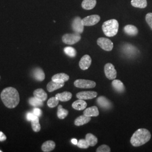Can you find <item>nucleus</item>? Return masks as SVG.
Segmentation results:
<instances>
[{
    "instance_id": "1",
    "label": "nucleus",
    "mask_w": 152,
    "mask_h": 152,
    "mask_svg": "<svg viewBox=\"0 0 152 152\" xmlns=\"http://www.w3.org/2000/svg\"><path fill=\"white\" fill-rule=\"evenodd\" d=\"M1 98L6 107L10 109L15 108L20 101L19 92L12 87H7L3 90L1 94Z\"/></svg>"
},
{
    "instance_id": "2",
    "label": "nucleus",
    "mask_w": 152,
    "mask_h": 152,
    "mask_svg": "<svg viewBox=\"0 0 152 152\" xmlns=\"http://www.w3.org/2000/svg\"><path fill=\"white\" fill-rule=\"evenodd\" d=\"M151 134L145 129H139L131 136L130 142L134 147H140L150 140Z\"/></svg>"
},
{
    "instance_id": "3",
    "label": "nucleus",
    "mask_w": 152,
    "mask_h": 152,
    "mask_svg": "<svg viewBox=\"0 0 152 152\" xmlns=\"http://www.w3.org/2000/svg\"><path fill=\"white\" fill-rule=\"evenodd\" d=\"M119 24L116 19H110L104 22L102 26V29L106 36L113 37L118 31Z\"/></svg>"
},
{
    "instance_id": "4",
    "label": "nucleus",
    "mask_w": 152,
    "mask_h": 152,
    "mask_svg": "<svg viewBox=\"0 0 152 152\" xmlns=\"http://www.w3.org/2000/svg\"><path fill=\"white\" fill-rule=\"evenodd\" d=\"M81 38L80 34L77 33L74 34H65L62 37V41L65 44L73 45L78 42Z\"/></svg>"
},
{
    "instance_id": "5",
    "label": "nucleus",
    "mask_w": 152,
    "mask_h": 152,
    "mask_svg": "<svg viewBox=\"0 0 152 152\" xmlns=\"http://www.w3.org/2000/svg\"><path fill=\"white\" fill-rule=\"evenodd\" d=\"M98 45L104 50L110 51L113 48V42L108 38L100 37L97 40Z\"/></svg>"
},
{
    "instance_id": "6",
    "label": "nucleus",
    "mask_w": 152,
    "mask_h": 152,
    "mask_svg": "<svg viewBox=\"0 0 152 152\" xmlns=\"http://www.w3.org/2000/svg\"><path fill=\"white\" fill-rule=\"evenodd\" d=\"M74 85L76 87L81 88H91L95 87L96 83L95 82L86 80H77L75 82Z\"/></svg>"
},
{
    "instance_id": "7",
    "label": "nucleus",
    "mask_w": 152,
    "mask_h": 152,
    "mask_svg": "<svg viewBox=\"0 0 152 152\" xmlns=\"http://www.w3.org/2000/svg\"><path fill=\"white\" fill-rule=\"evenodd\" d=\"M104 72L105 76L109 80H113L117 77V71L114 65L111 63H107L105 65Z\"/></svg>"
},
{
    "instance_id": "8",
    "label": "nucleus",
    "mask_w": 152,
    "mask_h": 152,
    "mask_svg": "<svg viewBox=\"0 0 152 152\" xmlns=\"http://www.w3.org/2000/svg\"><path fill=\"white\" fill-rule=\"evenodd\" d=\"M100 20V17L98 15H92L85 17L82 19L84 26H92L98 24Z\"/></svg>"
},
{
    "instance_id": "9",
    "label": "nucleus",
    "mask_w": 152,
    "mask_h": 152,
    "mask_svg": "<svg viewBox=\"0 0 152 152\" xmlns=\"http://www.w3.org/2000/svg\"><path fill=\"white\" fill-rule=\"evenodd\" d=\"M72 29L77 33H82L83 32L84 25L82 22L81 18L80 17H76L73 20L72 24Z\"/></svg>"
},
{
    "instance_id": "10",
    "label": "nucleus",
    "mask_w": 152,
    "mask_h": 152,
    "mask_svg": "<svg viewBox=\"0 0 152 152\" xmlns=\"http://www.w3.org/2000/svg\"><path fill=\"white\" fill-rule=\"evenodd\" d=\"M98 95L97 92L95 91H82L78 92L76 94L77 98L79 99L82 100H88V99H92L94 98H96Z\"/></svg>"
},
{
    "instance_id": "11",
    "label": "nucleus",
    "mask_w": 152,
    "mask_h": 152,
    "mask_svg": "<svg viewBox=\"0 0 152 152\" xmlns=\"http://www.w3.org/2000/svg\"><path fill=\"white\" fill-rule=\"evenodd\" d=\"M91 58L88 55H85L82 57L79 62V65L82 70H87L91 64Z\"/></svg>"
},
{
    "instance_id": "12",
    "label": "nucleus",
    "mask_w": 152,
    "mask_h": 152,
    "mask_svg": "<svg viewBox=\"0 0 152 152\" xmlns=\"http://www.w3.org/2000/svg\"><path fill=\"white\" fill-rule=\"evenodd\" d=\"M97 103L100 107L105 109H109L112 107V103L109 100L103 96H101L98 98Z\"/></svg>"
},
{
    "instance_id": "13",
    "label": "nucleus",
    "mask_w": 152,
    "mask_h": 152,
    "mask_svg": "<svg viewBox=\"0 0 152 152\" xmlns=\"http://www.w3.org/2000/svg\"><path fill=\"white\" fill-rule=\"evenodd\" d=\"M64 85V82H59L54 81L50 82L47 85V90L49 92H53L56 90H58L63 87Z\"/></svg>"
},
{
    "instance_id": "14",
    "label": "nucleus",
    "mask_w": 152,
    "mask_h": 152,
    "mask_svg": "<svg viewBox=\"0 0 152 152\" xmlns=\"http://www.w3.org/2000/svg\"><path fill=\"white\" fill-rule=\"evenodd\" d=\"M99 114V112L98 107L93 106L85 109L83 112V115L87 117H96Z\"/></svg>"
},
{
    "instance_id": "15",
    "label": "nucleus",
    "mask_w": 152,
    "mask_h": 152,
    "mask_svg": "<svg viewBox=\"0 0 152 152\" xmlns=\"http://www.w3.org/2000/svg\"><path fill=\"white\" fill-rule=\"evenodd\" d=\"M112 85L113 88L117 92L122 93L125 91V88L124 85L120 80L114 79L112 82Z\"/></svg>"
},
{
    "instance_id": "16",
    "label": "nucleus",
    "mask_w": 152,
    "mask_h": 152,
    "mask_svg": "<svg viewBox=\"0 0 152 152\" xmlns=\"http://www.w3.org/2000/svg\"><path fill=\"white\" fill-rule=\"evenodd\" d=\"M87 104L86 102L82 100V99H79L73 102L72 104V107L76 110H82L83 109L86 108Z\"/></svg>"
},
{
    "instance_id": "17",
    "label": "nucleus",
    "mask_w": 152,
    "mask_h": 152,
    "mask_svg": "<svg viewBox=\"0 0 152 152\" xmlns=\"http://www.w3.org/2000/svg\"><path fill=\"white\" fill-rule=\"evenodd\" d=\"M33 95L35 98L38 99L42 102L45 101L48 98V95L46 92L42 88H38L36 90L33 92Z\"/></svg>"
},
{
    "instance_id": "18",
    "label": "nucleus",
    "mask_w": 152,
    "mask_h": 152,
    "mask_svg": "<svg viewBox=\"0 0 152 152\" xmlns=\"http://www.w3.org/2000/svg\"><path fill=\"white\" fill-rule=\"evenodd\" d=\"M91 121V117H87L85 115H81L77 117L75 121V125L77 126H80L82 125H85Z\"/></svg>"
},
{
    "instance_id": "19",
    "label": "nucleus",
    "mask_w": 152,
    "mask_h": 152,
    "mask_svg": "<svg viewBox=\"0 0 152 152\" xmlns=\"http://www.w3.org/2000/svg\"><path fill=\"white\" fill-rule=\"evenodd\" d=\"M69 79V77L66 74L64 73H58L56 75H55L53 76L52 80L56 82H65L68 81Z\"/></svg>"
},
{
    "instance_id": "20",
    "label": "nucleus",
    "mask_w": 152,
    "mask_h": 152,
    "mask_svg": "<svg viewBox=\"0 0 152 152\" xmlns=\"http://www.w3.org/2000/svg\"><path fill=\"white\" fill-rule=\"evenodd\" d=\"M33 76L34 78L38 81H43L45 78V75L44 71L39 68H37L34 70Z\"/></svg>"
},
{
    "instance_id": "21",
    "label": "nucleus",
    "mask_w": 152,
    "mask_h": 152,
    "mask_svg": "<svg viewBox=\"0 0 152 152\" xmlns=\"http://www.w3.org/2000/svg\"><path fill=\"white\" fill-rule=\"evenodd\" d=\"M55 143L52 140H48L42 144L41 149L43 152H49L54 149Z\"/></svg>"
},
{
    "instance_id": "22",
    "label": "nucleus",
    "mask_w": 152,
    "mask_h": 152,
    "mask_svg": "<svg viewBox=\"0 0 152 152\" xmlns=\"http://www.w3.org/2000/svg\"><path fill=\"white\" fill-rule=\"evenodd\" d=\"M55 96L61 102H67L69 101L72 97V94L70 92L64 91L62 93L57 94Z\"/></svg>"
},
{
    "instance_id": "23",
    "label": "nucleus",
    "mask_w": 152,
    "mask_h": 152,
    "mask_svg": "<svg viewBox=\"0 0 152 152\" xmlns=\"http://www.w3.org/2000/svg\"><path fill=\"white\" fill-rule=\"evenodd\" d=\"M125 32L131 36H135L138 33L137 28L133 25H127L124 27Z\"/></svg>"
},
{
    "instance_id": "24",
    "label": "nucleus",
    "mask_w": 152,
    "mask_h": 152,
    "mask_svg": "<svg viewBox=\"0 0 152 152\" xmlns=\"http://www.w3.org/2000/svg\"><path fill=\"white\" fill-rule=\"evenodd\" d=\"M96 4V0H83L82 2V7L85 10H91Z\"/></svg>"
},
{
    "instance_id": "25",
    "label": "nucleus",
    "mask_w": 152,
    "mask_h": 152,
    "mask_svg": "<svg viewBox=\"0 0 152 152\" xmlns=\"http://www.w3.org/2000/svg\"><path fill=\"white\" fill-rule=\"evenodd\" d=\"M123 51L127 55L131 56L132 55H135L136 53V48L131 45L126 44L123 48Z\"/></svg>"
},
{
    "instance_id": "26",
    "label": "nucleus",
    "mask_w": 152,
    "mask_h": 152,
    "mask_svg": "<svg viewBox=\"0 0 152 152\" xmlns=\"http://www.w3.org/2000/svg\"><path fill=\"white\" fill-rule=\"evenodd\" d=\"M131 5L135 7L144 9L147 6V0H131Z\"/></svg>"
},
{
    "instance_id": "27",
    "label": "nucleus",
    "mask_w": 152,
    "mask_h": 152,
    "mask_svg": "<svg viewBox=\"0 0 152 152\" xmlns=\"http://www.w3.org/2000/svg\"><path fill=\"white\" fill-rule=\"evenodd\" d=\"M86 140L88 142L90 146L94 147L98 143V139L92 134L88 133L86 135Z\"/></svg>"
},
{
    "instance_id": "28",
    "label": "nucleus",
    "mask_w": 152,
    "mask_h": 152,
    "mask_svg": "<svg viewBox=\"0 0 152 152\" xmlns=\"http://www.w3.org/2000/svg\"><path fill=\"white\" fill-rule=\"evenodd\" d=\"M68 111L63 108L61 105H59L58 108V113H57V115L58 118L61 120L64 119L65 117L68 115Z\"/></svg>"
},
{
    "instance_id": "29",
    "label": "nucleus",
    "mask_w": 152,
    "mask_h": 152,
    "mask_svg": "<svg viewBox=\"0 0 152 152\" xmlns=\"http://www.w3.org/2000/svg\"><path fill=\"white\" fill-rule=\"evenodd\" d=\"M29 103L30 105H32L33 107H42L44 105L42 101L35 98L34 96L33 98H31L29 99Z\"/></svg>"
},
{
    "instance_id": "30",
    "label": "nucleus",
    "mask_w": 152,
    "mask_h": 152,
    "mask_svg": "<svg viewBox=\"0 0 152 152\" xmlns=\"http://www.w3.org/2000/svg\"><path fill=\"white\" fill-rule=\"evenodd\" d=\"M31 122L33 130L36 132H39L41 130V125L39 123V117H37L35 119L32 120Z\"/></svg>"
},
{
    "instance_id": "31",
    "label": "nucleus",
    "mask_w": 152,
    "mask_h": 152,
    "mask_svg": "<svg viewBox=\"0 0 152 152\" xmlns=\"http://www.w3.org/2000/svg\"><path fill=\"white\" fill-rule=\"evenodd\" d=\"M64 51L68 56L72 58L75 57L77 54L76 50L72 47H66L64 49Z\"/></svg>"
},
{
    "instance_id": "32",
    "label": "nucleus",
    "mask_w": 152,
    "mask_h": 152,
    "mask_svg": "<svg viewBox=\"0 0 152 152\" xmlns=\"http://www.w3.org/2000/svg\"><path fill=\"white\" fill-rule=\"evenodd\" d=\"M59 102V100L56 96L52 97V98L49 99V100L48 101V105L50 108H54L58 105Z\"/></svg>"
},
{
    "instance_id": "33",
    "label": "nucleus",
    "mask_w": 152,
    "mask_h": 152,
    "mask_svg": "<svg viewBox=\"0 0 152 152\" xmlns=\"http://www.w3.org/2000/svg\"><path fill=\"white\" fill-rule=\"evenodd\" d=\"M77 145L78 148L82 149H87L90 147L88 142L86 139H80L78 140Z\"/></svg>"
},
{
    "instance_id": "34",
    "label": "nucleus",
    "mask_w": 152,
    "mask_h": 152,
    "mask_svg": "<svg viewBox=\"0 0 152 152\" xmlns=\"http://www.w3.org/2000/svg\"><path fill=\"white\" fill-rule=\"evenodd\" d=\"M97 152H110V148L107 145H102L98 147L96 149Z\"/></svg>"
},
{
    "instance_id": "35",
    "label": "nucleus",
    "mask_w": 152,
    "mask_h": 152,
    "mask_svg": "<svg viewBox=\"0 0 152 152\" xmlns=\"http://www.w3.org/2000/svg\"><path fill=\"white\" fill-rule=\"evenodd\" d=\"M145 20L149 26L152 29V13L149 12L145 16Z\"/></svg>"
},
{
    "instance_id": "36",
    "label": "nucleus",
    "mask_w": 152,
    "mask_h": 152,
    "mask_svg": "<svg viewBox=\"0 0 152 152\" xmlns=\"http://www.w3.org/2000/svg\"><path fill=\"white\" fill-rule=\"evenodd\" d=\"M33 113L34 115H36V116L38 117H39L42 115V111L39 109L35 108L33 109Z\"/></svg>"
},
{
    "instance_id": "37",
    "label": "nucleus",
    "mask_w": 152,
    "mask_h": 152,
    "mask_svg": "<svg viewBox=\"0 0 152 152\" xmlns=\"http://www.w3.org/2000/svg\"><path fill=\"white\" fill-rule=\"evenodd\" d=\"M37 117V116H36V115H34L33 113H31V112L28 113L27 114V119L29 121H31L32 120L35 119Z\"/></svg>"
},
{
    "instance_id": "38",
    "label": "nucleus",
    "mask_w": 152,
    "mask_h": 152,
    "mask_svg": "<svg viewBox=\"0 0 152 152\" xmlns=\"http://www.w3.org/2000/svg\"><path fill=\"white\" fill-rule=\"evenodd\" d=\"M7 137L2 132L0 131V141H5Z\"/></svg>"
},
{
    "instance_id": "39",
    "label": "nucleus",
    "mask_w": 152,
    "mask_h": 152,
    "mask_svg": "<svg viewBox=\"0 0 152 152\" xmlns=\"http://www.w3.org/2000/svg\"><path fill=\"white\" fill-rule=\"evenodd\" d=\"M72 142L73 144H75V145H77V143H78V141H77V140L76 139H72Z\"/></svg>"
},
{
    "instance_id": "40",
    "label": "nucleus",
    "mask_w": 152,
    "mask_h": 152,
    "mask_svg": "<svg viewBox=\"0 0 152 152\" xmlns=\"http://www.w3.org/2000/svg\"><path fill=\"white\" fill-rule=\"evenodd\" d=\"M0 152H2V151H0Z\"/></svg>"
}]
</instances>
